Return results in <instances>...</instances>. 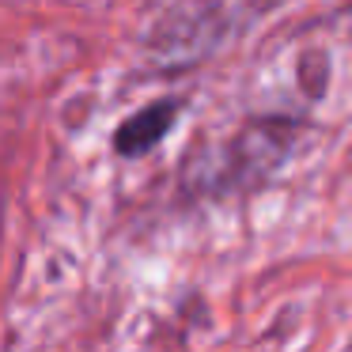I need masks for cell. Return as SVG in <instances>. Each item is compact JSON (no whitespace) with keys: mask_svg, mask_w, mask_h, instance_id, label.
<instances>
[{"mask_svg":"<svg viewBox=\"0 0 352 352\" xmlns=\"http://www.w3.org/2000/svg\"><path fill=\"white\" fill-rule=\"evenodd\" d=\"M178 114H182V102L178 99L148 102L144 110L129 114L114 129V152L122 155V160H140V155H148L152 148H160V140L170 133V125L178 122Z\"/></svg>","mask_w":352,"mask_h":352,"instance_id":"cell-1","label":"cell"}]
</instances>
